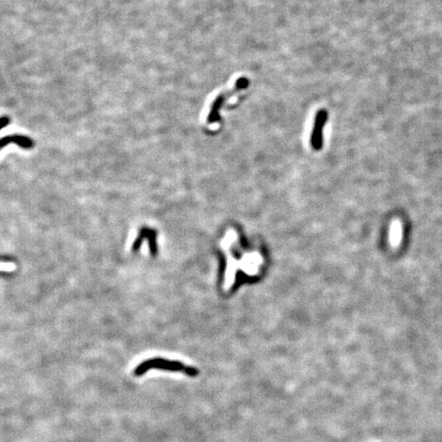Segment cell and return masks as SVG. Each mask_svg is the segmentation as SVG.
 I'll use <instances>...</instances> for the list:
<instances>
[{
  "label": "cell",
  "mask_w": 442,
  "mask_h": 442,
  "mask_svg": "<svg viewBox=\"0 0 442 442\" xmlns=\"http://www.w3.org/2000/svg\"><path fill=\"white\" fill-rule=\"evenodd\" d=\"M151 369H160V370H166V371H172V372H182L184 375L195 378L197 377L200 371L198 368L194 366L185 365L184 363L177 361V360H170L162 357H155L146 359L133 370V375L135 377H142Z\"/></svg>",
  "instance_id": "cell-1"
},
{
  "label": "cell",
  "mask_w": 442,
  "mask_h": 442,
  "mask_svg": "<svg viewBox=\"0 0 442 442\" xmlns=\"http://www.w3.org/2000/svg\"><path fill=\"white\" fill-rule=\"evenodd\" d=\"M248 85H249V80L247 78H245V77H242V78H240L239 80L236 81V83H235L233 89H231V91H227V92H223V93L219 94L216 97V99L213 101V104L211 106V110H210L208 118H207L208 123L209 124H213V123L219 121L220 120L219 111H220L222 105L224 104V101L226 100V98H228L229 96H231L232 94H234L237 91H240V90H242L244 88H247Z\"/></svg>",
  "instance_id": "cell-2"
},
{
  "label": "cell",
  "mask_w": 442,
  "mask_h": 442,
  "mask_svg": "<svg viewBox=\"0 0 442 442\" xmlns=\"http://www.w3.org/2000/svg\"><path fill=\"white\" fill-rule=\"evenodd\" d=\"M328 120V112L325 109L318 111L313 128L310 134V146L314 151H321L324 145V127Z\"/></svg>",
  "instance_id": "cell-3"
},
{
  "label": "cell",
  "mask_w": 442,
  "mask_h": 442,
  "mask_svg": "<svg viewBox=\"0 0 442 442\" xmlns=\"http://www.w3.org/2000/svg\"><path fill=\"white\" fill-rule=\"evenodd\" d=\"M10 122H11V119H10L8 116H4V117L2 118V123H3L2 128L4 129V128H6L8 125H10Z\"/></svg>",
  "instance_id": "cell-7"
},
{
  "label": "cell",
  "mask_w": 442,
  "mask_h": 442,
  "mask_svg": "<svg viewBox=\"0 0 442 442\" xmlns=\"http://www.w3.org/2000/svg\"><path fill=\"white\" fill-rule=\"evenodd\" d=\"M144 239H147L150 243V251L152 256H156L158 253V247H157V231L152 229V228H148V227H143L139 233V236L137 241L133 243V247H132V251L135 252L138 251L139 248L141 247V244L143 243Z\"/></svg>",
  "instance_id": "cell-4"
},
{
  "label": "cell",
  "mask_w": 442,
  "mask_h": 442,
  "mask_svg": "<svg viewBox=\"0 0 442 442\" xmlns=\"http://www.w3.org/2000/svg\"><path fill=\"white\" fill-rule=\"evenodd\" d=\"M402 237V226L399 220H394L391 223L389 231V240L392 247H397Z\"/></svg>",
  "instance_id": "cell-6"
},
{
  "label": "cell",
  "mask_w": 442,
  "mask_h": 442,
  "mask_svg": "<svg viewBox=\"0 0 442 442\" xmlns=\"http://www.w3.org/2000/svg\"><path fill=\"white\" fill-rule=\"evenodd\" d=\"M10 144H16L25 150H30L34 147V142L30 138L24 137V135H20V134H14V135H10V137H5L2 140L0 148L5 149Z\"/></svg>",
  "instance_id": "cell-5"
}]
</instances>
